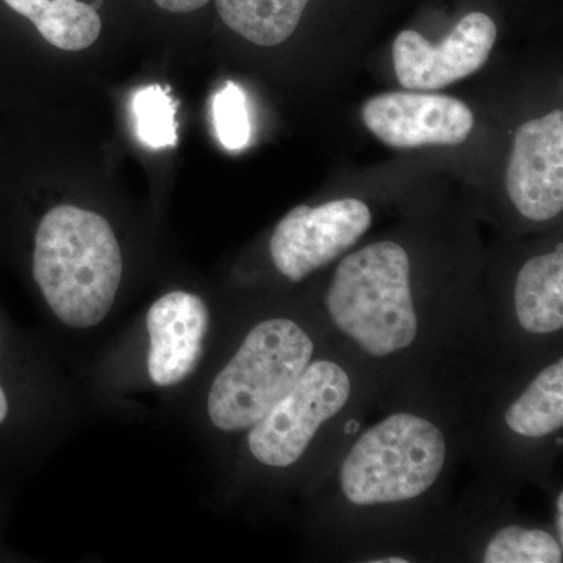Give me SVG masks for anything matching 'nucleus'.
Here are the masks:
<instances>
[{"label": "nucleus", "instance_id": "8", "mask_svg": "<svg viewBox=\"0 0 563 563\" xmlns=\"http://www.w3.org/2000/svg\"><path fill=\"white\" fill-rule=\"evenodd\" d=\"M362 118L376 139L396 150L455 146L474 125L465 102L424 92H384L363 106Z\"/></svg>", "mask_w": 563, "mask_h": 563}, {"label": "nucleus", "instance_id": "6", "mask_svg": "<svg viewBox=\"0 0 563 563\" xmlns=\"http://www.w3.org/2000/svg\"><path fill=\"white\" fill-rule=\"evenodd\" d=\"M372 225V211L358 199L320 207L299 206L277 224L269 251L277 272L292 282L335 261Z\"/></svg>", "mask_w": 563, "mask_h": 563}, {"label": "nucleus", "instance_id": "17", "mask_svg": "<svg viewBox=\"0 0 563 563\" xmlns=\"http://www.w3.org/2000/svg\"><path fill=\"white\" fill-rule=\"evenodd\" d=\"M214 131L228 151H242L251 141V120L246 96L239 85L228 81L211 101Z\"/></svg>", "mask_w": 563, "mask_h": 563}, {"label": "nucleus", "instance_id": "11", "mask_svg": "<svg viewBox=\"0 0 563 563\" xmlns=\"http://www.w3.org/2000/svg\"><path fill=\"white\" fill-rule=\"evenodd\" d=\"M515 310L521 328L551 333L563 328V246L526 263L515 285Z\"/></svg>", "mask_w": 563, "mask_h": 563}, {"label": "nucleus", "instance_id": "5", "mask_svg": "<svg viewBox=\"0 0 563 563\" xmlns=\"http://www.w3.org/2000/svg\"><path fill=\"white\" fill-rule=\"evenodd\" d=\"M350 396V376L342 366L329 361L309 363L295 387L252 426V455L276 468L298 462L318 429L346 406Z\"/></svg>", "mask_w": 563, "mask_h": 563}, {"label": "nucleus", "instance_id": "13", "mask_svg": "<svg viewBox=\"0 0 563 563\" xmlns=\"http://www.w3.org/2000/svg\"><path fill=\"white\" fill-rule=\"evenodd\" d=\"M310 0H217L218 13L231 31L257 46L290 38Z\"/></svg>", "mask_w": 563, "mask_h": 563}, {"label": "nucleus", "instance_id": "18", "mask_svg": "<svg viewBox=\"0 0 563 563\" xmlns=\"http://www.w3.org/2000/svg\"><path fill=\"white\" fill-rule=\"evenodd\" d=\"M161 9L172 11V13H191V11L202 9L210 0H154Z\"/></svg>", "mask_w": 563, "mask_h": 563}, {"label": "nucleus", "instance_id": "20", "mask_svg": "<svg viewBox=\"0 0 563 563\" xmlns=\"http://www.w3.org/2000/svg\"><path fill=\"white\" fill-rule=\"evenodd\" d=\"M7 415H9V401H7L5 391L0 387V424L5 421Z\"/></svg>", "mask_w": 563, "mask_h": 563}, {"label": "nucleus", "instance_id": "3", "mask_svg": "<svg viewBox=\"0 0 563 563\" xmlns=\"http://www.w3.org/2000/svg\"><path fill=\"white\" fill-rule=\"evenodd\" d=\"M312 355V340L295 321L255 325L211 385V422L225 432L252 428L295 387Z\"/></svg>", "mask_w": 563, "mask_h": 563}, {"label": "nucleus", "instance_id": "10", "mask_svg": "<svg viewBox=\"0 0 563 563\" xmlns=\"http://www.w3.org/2000/svg\"><path fill=\"white\" fill-rule=\"evenodd\" d=\"M151 336L147 372L158 387L187 379L203 352L209 309L199 296L172 291L151 307L146 318Z\"/></svg>", "mask_w": 563, "mask_h": 563}, {"label": "nucleus", "instance_id": "19", "mask_svg": "<svg viewBox=\"0 0 563 563\" xmlns=\"http://www.w3.org/2000/svg\"><path fill=\"white\" fill-rule=\"evenodd\" d=\"M555 528H558L559 537L561 542L563 539V495H559L558 498V517H555Z\"/></svg>", "mask_w": 563, "mask_h": 563}, {"label": "nucleus", "instance_id": "22", "mask_svg": "<svg viewBox=\"0 0 563 563\" xmlns=\"http://www.w3.org/2000/svg\"><path fill=\"white\" fill-rule=\"evenodd\" d=\"M376 563H407L406 559H398V558H391V559H383V561H374Z\"/></svg>", "mask_w": 563, "mask_h": 563}, {"label": "nucleus", "instance_id": "7", "mask_svg": "<svg viewBox=\"0 0 563 563\" xmlns=\"http://www.w3.org/2000/svg\"><path fill=\"white\" fill-rule=\"evenodd\" d=\"M495 21L470 13L440 46L415 31H404L393 43V62L399 84L407 90L433 91L477 73L495 46Z\"/></svg>", "mask_w": 563, "mask_h": 563}, {"label": "nucleus", "instance_id": "15", "mask_svg": "<svg viewBox=\"0 0 563 563\" xmlns=\"http://www.w3.org/2000/svg\"><path fill=\"white\" fill-rule=\"evenodd\" d=\"M133 122L139 139L152 150L177 144V106L161 85L141 88L132 96Z\"/></svg>", "mask_w": 563, "mask_h": 563}, {"label": "nucleus", "instance_id": "16", "mask_svg": "<svg viewBox=\"0 0 563 563\" xmlns=\"http://www.w3.org/2000/svg\"><path fill=\"white\" fill-rule=\"evenodd\" d=\"M485 563H561L562 543L537 529L507 526L488 543Z\"/></svg>", "mask_w": 563, "mask_h": 563}, {"label": "nucleus", "instance_id": "4", "mask_svg": "<svg viewBox=\"0 0 563 563\" xmlns=\"http://www.w3.org/2000/svg\"><path fill=\"white\" fill-rule=\"evenodd\" d=\"M446 457L442 431L398 413L363 433L342 466V490L357 506L409 501L439 479Z\"/></svg>", "mask_w": 563, "mask_h": 563}, {"label": "nucleus", "instance_id": "21", "mask_svg": "<svg viewBox=\"0 0 563 563\" xmlns=\"http://www.w3.org/2000/svg\"><path fill=\"white\" fill-rule=\"evenodd\" d=\"M347 433H355L358 431V422L357 421H350L346 426Z\"/></svg>", "mask_w": 563, "mask_h": 563}, {"label": "nucleus", "instance_id": "12", "mask_svg": "<svg viewBox=\"0 0 563 563\" xmlns=\"http://www.w3.org/2000/svg\"><path fill=\"white\" fill-rule=\"evenodd\" d=\"M27 18L47 43L62 51L79 52L92 46L102 31L95 7L80 0H3Z\"/></svg>", "mask_w": 563, "mask_h": 563}, {"label": "nucleus", "instance_id": "2", "mask_svg": "<svg viewBox=\"0 0 563 563\" xmlns=\"http://www.w3.org/2000/svg\"><path fill=\"white\" fill-rule=\"evenodd\" d=\"M325 303L336 328L374 357L406 350L417 336L410 261L399 244L374 243L347 255Z\"/></svg>", "mask_w": 563, "mask_h": 563}, {"label": "nucleus", "instance_id": "9", "mask_svg": "<svg viewBox=\"0 0 563 563\" xmlns=\"http://www.w3.org/2000/svg\"><path fill=\"white\" fill-rule=\"evenodd\" d=\"M510 201L525 218L548 221L563 209V113L526 122L515 136L506 173Z\"/></svg>", "mask_w": 563, "mask_h": 563}, {"label": "nucleus", "instance_id": "1", "mask_svg": "<svg viewBox=\"0 0 563 563\" xmlns=\"http://www.w3.org/2000/svg\"><path fill=\"white\" fill-rule=\"evenodd\" d=\"M33 276L58 320L79 329L101 322L122 277L121 247L109 221L74 206L47 211L36 231Z\"/></svg>", "mask_w": 563, "mask_h": 563}, {"label": "nucleus", "instance_id": "14", "mask_svg": "<svg viewBox=\"0 0 563 563\" xmlns=\"http://www.w3.org/2000/svg\"><path fill=\"white\" fill-rule=\"evenodd\" d=\"M507 426L525 437L550 435L563 424V361L544 368L509 407Z\"/></svg>", "mask_w": 563, "mask_h": 563}]
</instances>
